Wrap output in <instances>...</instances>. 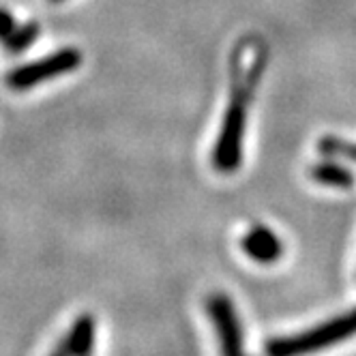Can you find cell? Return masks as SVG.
I'll use <instances>...</instances> for the list:
<instances>
[{
	"label": "cell",
	"mask_w": 356,
	"mask_h": 356,
	"mask_svg": "<svg viewBox=\"0 0 356 356\" xmlns=\"http://www.w3.org/2000/svg\"><path fill=\"white\" fill-rule=\"evenodd\" d=\"M253 80H256V75H247V80L234 84L232 101L225 110L221 131L215 144V155H213V161L221 172H234L241 163L243 136L247 127V101Z\"/></svg>",
	"instance_id": "cell-1"
},
{
	"label": "cell",
	"mask_w": 356,
	"mask_h": 356,
	"mask_svg": "<svg viewBox=\"0 0 356 356\" xmlns=\"http://www.w3.org/2000/svg\"><path fill=\"white\" fill-rule=\"evenodd\" d=\"M352 335H356V309L330 322H324L318 328L305 330V333L284 337V339H273L266 346V354L268 356H305V354L324 350L328 346H335Z\"/></svg>",
	"instance_id": "cell-2"
},
{
	"label": "cell",
	"mask_w": 356,
	"mask_h": 356,
	"mask_svg": "<svg viewBox=\"0 0 356 356\" xmlns=\"http://www.w3.org/2000/svg\"><path fill=\"white\" fill-rule=\"evenodd\" d=\"M82 65V52L78 47H63L56 49V52L47 54L39 60L26 63V65H19L15 69H11L7 73V86L15 92H24V90H31L47 80H54L60 78V75H67L71 71H75Z\"/></svg>",
	"instance_id": "cell-3"
},
{
	"label": "cell",
	"mask_w": 356,
	"mask_h": 356,
	"mask_svg": "<svg viewBox=\"0 0 356 356\" xmlns=\"http://www.w3.org/2000/svg\"><path fill=\"white\" fill-rule=\"evenodd\" d=\"M211 314H213V320L217 324L223 356H243L241 328H238L236 314L232 309V302L223 296H215L211 300Z\"/></svg>",
	"instance_id": "cell-4"
},
{
	"label": "cell",
	"mask_w": 356,
	"mask_h": 356,
	"mask_svg": "<svg viewBox=\"0 0 356 356\" xmlns=\"http://www.w3.org/2000/svg\"><path fill=\"white\" fill-rule=\"evenodd\" d=\"M243 251L253 260V262H260V264H273L282 258V241L277 238L275 232H270L268 227L260 225V227H253L251 232L245 234L243 238Z\"/></svg>",
	"instance_id": "cell-5"
},
{
	"label": "cell",
	"mask_w": 356,
	"mask_h": 356,
	"mask_svg": "<svg viewBox=\"0 0 356 356\" xmlns=\"http://www.w3.org/2000/svg\"><path fill=\"white\" fill-rule=\"evenodd\" d=\"M71 356H88L92 354V346H95V320L92 316L84 314L78 320L73 322L69 335L65 337Z\"/></svg>",
	"instance_id": "cell-6"
},
{
	"label": "cell",
	"mask_w": 356,
	"mask_h": 356,
	"mask_svg": "<svg viewBox=\"0 0 356 356\" xmlns=\"http://www.w3.org/2000/svg\"><path fill=\"white\" fill-rule=\"evenodd\" d=\"M312 178H316L322 185H330V187H339V189H350L354 185V174L333 161H324L312 168Z\"/></svg>",
	"instance_id": "cell-7"
},
{
	"label": "cell",
	"mask_w": 356,
	"mask_h": 356,
	"mask_svg": "<svg viewBox=\"0 0 356 356\" xmlns=\"http://www.w3.org/2000/svg\"><path fill=\"white\" fill-rule=\"evenodd\" d=\"M39 37V26L35 22H29V24H22V26H17L5 41L3 45L9 49L11 54H19L24 52L26 47H31Z\"/></svg>",
	"instance_id": "cell-8"
},
{
	"label": "cell",
	"mask_w": 356,
	"mask_h": 356,
	"mask_svg": "<svg viewBox=\"0 0 356 356\" xmlns=\"http://www.w3.org/2000/svg\"><path fill=\"white\" fill-rule=\"evenodd\" d=\"M320 148L326 155H337V157H348L352 161H356V144L352 142H343L339 138H333V136H326L322 142H320Z\"/></svg>",
	"instance_id": "cell-9"
},
{
	"label": "cell",
	"mask_w": 356,
	"mask_h": 356,
	"mask_svg": "<svg viewBox=\"0 0 356 356\" xmlns=\"http://www.w3.org/2000/svg\"><path fill=\"white\" fill-rule=\"evenodd\" d=\"M15 29H17V24H15L13 15L7 9H0V41H5Z\"/></svg>",
	"instance_id": "cell-10"
},
{
	"label": "cell",
	"mask_w": 356,
	"mask_h": 356,
	"mask_svg": "<svg viewBox=\"0 0 356 356\" xmlns=\"http://www.w3.org/2000/svg\"><path fill=\"white\" fill-rule=\"evenodd\" d=\"M49 356H71V350H69V346H67V341L63 339V343L52 352V354H49Z\"/></svg>",
	"instance_id": "cell-11"
},
{
	"label": "cell",
	"mask_w": 356,
	"mask_h": 356,
	"mask_svg": "<svg viewBox=\"0 0 356 356\" xmlns=\"http://www.w3.org/2000/svg\"><path fill=\"white\" fill-rule=\"evenodd\" d=\"M49 3H63V0H49Z\"/></svg>",
	"instance_id": "cell-12"
},
{
	"label": "cell",
	"mask_w": 356,
	"mask_h": 356,
	"mask_svg": "<svg viewBox=\"0 0 356 356\" xmlns=\"http://www.w3.org/2000/svg\"><path fill=\"white\" fill-rule=\"evenodd\" d=\"M88 356H92V354H88Z\"/></svg>",
	"instance_id": "cell-13"
}]
</instances>
